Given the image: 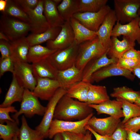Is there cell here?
<instances>
[{
    "mask_svg": "<svg viewBox=\"0 0 140 140\" xmlns=\"http://www.w3.org/2000/svg\"><path fill=\"white\" fill-rule=\"evenodd\" d=\"M93 109L87 103L74 100L66 94L57 103L53 119L70 121L81 120L93 113Z\"/></svg>",
    "mask_w": 140,
    "mask_h": 140,
    "instance_id": "6da1fadb",
    "label": "cell"
},
{
    "mask_svg": "<svg viewBox=\"0 0 140 140\" xmlns=\"http://www.w3.org/2000/svg\"><path fill=\"white\" fill-rule=\"evenodd\" d=\"M109 50L103 46L97 36L92 40L85 41L79 45L75 65L83 70L89 61L107 53Z\"/></svg>",
    "mask_w": 140,
    "mask_h": 140,
    "instance_id": "7a4b0ae2",
    "label": "cell"
},
{
    "mask_svg": "<svg viewBox=\"0 0 140 140\" xmlns=\"http://www.w3.org/2000/svg\"><path fill=\"white\" fill-rule=\"evenodd\" d=\"M31 30L29 23L6 15L1 16L0 32L5 34L10 41L25 37Z\"/></svg>",
    "mask_w": 140,
    "mask_h": 140,
    "instance_id": "3957f363",
    "label": "cell"
},
{
    "mask_svg": "<svg viewBox=\"0 0 140 140\" xmlns=\"http://www.w3.org/2000/svg\"><path fill=\"white\" fill-rule=\"evenodd\" d=\"M19 110L12 116V118L19 125L18 117L22 114L28 117H31L35 115H43L46 109V107L42 105L38 98L33 92L25 89L23 97L21 102Z\"/></svg>",
    "mask_w": 140,
    "mask_h": 140,
    "instance_id": "277c9868",
    "label": "cell"
},
{
    "mask_svg": "<svg viewBox=\"0 0 140 140\" xmlns=\"http://www.w3.org/2000/svg\"><path fill=\"white\" fill-rule=\"evenodd\" d=\"M79 45L74 40L69 46L57 50L50 55L48 59L58 71L70 68L75 64Z\"/></svg>",
    "mask_w": 140,
    "mask_h": 140,
    "instance_id": "5b68a950",
    "label": "cell"
},
{
    "mask_svg": "<svg viewBox=\"0 0 140 140\" xmlns=\"http://www.w3.org/2000/svg\"><path fill=\"white\" fill-rule=\"evenodd\" d=\"M91 114L85 118L76 121H66L53 119L49 128L48 137L52 139L57 134L68 132L85 134L87 130L85 126L90 118L93 116Z\"/></svg>",
    "mask_w": 140,
    "mask_h": 140,
    "instance_id": "8992f818",
    "label": "cell"
},
{
    "mask_svg": "<svg viewBox=\"0 0 140 140\" xmlns=\"http://www.w3.org/2000/svg\"><path fill=\"white\" fill-rule=\"evenodd\" d=\"M114 2L117 22L125 24L138 16L140 0H114Z\"/></svg>",
    "mask_w": 140,
    "mask_h": 140,
    "instance_id": "52a82bcc",
    "label": "cell"
},
{
    "mask_svg": "<svg viewBox=\"0 0 140 140\" xmlns=\"http://www.w3.org/2000/svg\"><path fill=\"white\" fill-rule=\"evenodd\" d=\"M67 90L59 88L48 100L43 118L40 124L35 128L44 138L48 137V132L50 124L53 119L56 107L61 98L66 93Z\"/></svg>",
    "mask_w": 140,
    "mask_h": 140,
    "instance_id": "ba28073f",
    "label": "cell"
},
{
    "mask_svg": "<svg viewBox=\"0 0 140 140\" xmlns=\"http://www.w3.org/2000/svg\"><path fill=\"white\" fill-rule=\"evenodd\" d=\"M111 9L106 5L98 12H78L74 14L73 17L88 29L97 32Z\"/></svg>",
    "mask_w": 140,
    "mask_h": 140,
    "instance_id": "9c48e42d",
    "label": "cell"
},
{
    "mask_svg": "<svg viewBox=\"0 0 140 140\" xmlns=\"http://www.w3.org/2000/svg\"><path fill=\"white\" fill-rule=\"evenodd\" d=\"M14 72L19 85L25 89L33 91L37 84V80L33 74L32 64L27 62H14Z\"/></svg>",
    "mask_w": 140,
    "mask_h": 140,
    "instance_id": "30bf717a",
    "label": "cell"
},
{
    "mask_svg": "<svg viewBox=\"0 0 140 140\" xmlns=\"http://www.w3.org/2000/svg\"><path fill=\"white\" fill-rule=\"evenodd\" d=\"M44 2V0H39L38 5L34 9H27L24 10L28 17L32 33H40L50 27L43 14Z\"/></svg>",
    "mask_w": 140,
    "mask_h": 140,
    "instance_id": "8fae6325",
    "label": "cell"
},
{
    "mask_svg": "<svg viewBox=\"0 0 140 140\" xmlns=\"http://www.w3.org/2000/svg\"><path fill=\"white\" fill-rule=\"evenodd\" d=\"M121 122L120 119L111 116L98 118L93 116L88 120L87 125L100 135L111 136Z\"/></svg>",
    "mask_w": 140,
    "mask_h": 140,
    "instance_id": "7c38bea8",
    "label": "cell"
},
{
    "mask_svg": "<svg viewBox=\"0 0 140 140\" xmlns=\"http://www.w3.org/2000/svg\"><path fill=\"white\" fill-rule=\"evenodd\" d=\"M140 17L138 16L130 22L124 24L117 22L112 30L111 37H118L123 35L128 37L132 42L136 41L140 44V28L139 26Z\"/></svg>",
    "mask_w": 140,
    "mask_h": 140,
    "instance_id": "4fadbf2b",
    "label": "cell"
},
{
    "mask_svg": "<svg viewBox=\"0 0 140 140\" xmlns=\"http://www.w3.org/2000/svg\"><path fill=\"white\" fill-rule=\"evenodd\" d=\"M116 76H123L131 81L135 78L131 72L118 67L115 63L104 67L95 73L91 76L89 82H97L107 78Z\"/></svg>",
    "mask_w": 140,
    "mask_h": 140,
    "instance_id": "5bb4252c",
    "label": "cell"
},
{
    "mask_svg": "<svg viewBox=\"0 0 140 140\" xmlns=\"http://www.w3.org/2000/svg\"><path fill=\"white\" fill-rule=\"evenodd\" d=\"M61 27V30L55 39L46 42V46L48 48L53 50L64 49L74 42V34L69 21H65Z\"/></svg>",
    "mask_w": 140,
    "mask_h": 140,
    "instance_id": "9a60e30c",
    "label": "cell"
},
{
    "mask_svg": "<svg viewBox=\"0 0 140 140\" xmlns=\"http://www.w3.org/2000/svg\"><path fill=\"white\" fill-rule=\"evenodd\" d=\"M37 84L33 92V94L41 100H49L59 88L56 79L37 77Z\"/></svg>",
    "mask_w": 140,
    "mask_h": 140,
    "instance_id": "2e32d148",
    "label": "cell"
},
{
    "mask_svg": "<svg viewBox=\"0 0 140 140\" xmlns=\"http://www.w3.org/2000/svg\"><path fill=\"white\" fill-rule=\"evenodd\" d=\"M117 19L115 12L111 9L97 32L99 41L106 48L109 49L111 41V35Z\"/></svg>",
    "mask_w": 140,
    "mask_h": 140,
    "instance_id": "e0dca14e",
    "label": "cell"
},
{
    "mask_svg": "<svg viewBox=\"0 0 140 140\" xmlns=\"http://www.w3.org/2000/svg\"><path fill=\"white\" fill-rule=\"evenodd\" d=\"M82 70L74 65L66 69L58 71L56 80L60 87L66 90L82 80Z\"/></svg>",
    "mask_w": 140,
    "mask_h": 140,
    "instance_id": "ac0fdd59",
    "label": "cell"
},
{
    "mask_svg": "<svg viewBox=\"0 0 140 140\" xmlns=\"http://www.w3.org/2000/svg\"><path fill=\"white\" fill-rule=\"evenodd\" d=\"M118 59L109 58L106 53L89 61L82 70V81L89 82L92 75L101 68L109 65L116 63Z\"/></svg>",
    "mask_w": 140,
    "mask_h": 140,
    "instance_id": "d6986e66",
    "label": "cell"
},
{
    "mask_svg": "<svg viewBox=\"0 0 140 140\" xmlns=\"http://www.w3.org/2000/svg\"><path fill=\"white\" fill-rule=\"evenodd\" d=\"M120 40L117 37H112L110 46L107 53L109 58L118 59L129 50L134 48L135 42L131 41L128 37L123 36Z\"/></svg>",
    "mask_w": 140,
    "mask_h": 140,
    "instance_id": "ffe728a7",
    "label": "cell"
},
{
    "mask_svg": "<svg viewBox=\"0 0 140 140\" xmlns=\"http://www.w3.org/2000/svg\"><path fill=\"white\" fill-rule=\"evenodd\" d=\"M89 106L95 109L98 115L106 114L118 119L123 117L121 103L117 99H110L99 104H90Z\"/></svg>",
    "mask_w": 140,
    "mask_h": 140,
    "instance_id": "44dd1931",
    "label": "cell"
},
{
    "mask_svg": "<svg viewBox=\"0 0 140 140\" xmlns=\"http://www.w3.org/2000/svg\"><path fill=\"white\" fill-rule=\"evenodd\" d=\"M11 57L14 62H27V56L30 47L26 37L10 41Z\"/></svg>",
    "mask_w": 140,
    "mask_h": 140,
    "instance_id": "7402d4cb",
    "label": "cell"
},
{
    "mask_svg": "<svg viewBox=\"0 0 140 140\" xmlns=\"http://www.w3.org/2000/svg\"><path fill=\"white\" fill-rule=\"evenodd\" d=\"M69 23L74 34V40L79 45L97 36V32L88 29L73 17L70 19Z\"/></svg>",
    "mask_w": 140,
    "mask_h": 140,
    "instance_id": "603a6c76",
    "label": "cell"
},
{
    "mask_svg": "<svg viewBox=\"0 0 140 140\" xmlns=\"http://www.w3.org/2000/svg\"><path fill=\"white\" fill-rule=\"evenodd\" d=\"M24 90L25 88L19 85L15 76L13 75L12 81L4 100L0 105V107L11 106L15 102H21Z\"/></svg>",
    "mask_w": 140,
    "mask_h": 140,
    "instance_id": "cb8c5ba5",
    "label": "cell"
},
{
    "mask_svg": "<svg viewBox=\"0 0 140 140\" xmlns=\"http://www.w3.org/2000/svg\"><path fill=\"white\" fill-rule=\"evenodd\" d=\"M57 6L52 0H44V14L50 27H61L65 21L58 10Z\"/></svg>",
    "mask_w": 140,
    "mask_h": 140,
    "instance_id": "d4e9b609",
    "label": "cell"
},
{
    "mask_svg": "<svg viewBox=\"0 0 140 140\" xmlns=\"http://www.w3.org/2000/svg\"><path fill=\"white\" fill-rule=\"evenodd\" d=\"M33 74L37 77L56 79L58 70L51 63L48 58L32 64Z\"/></svg>",
    "mask_w": 140,
    "mask_h": 140,
    "instance_id": "484cf974",
    "label": "cell"
},
{
    "mask_svg": "<svg viewBox=\"0 0 140 140\" xmlns=\"http://www.w3.org/2000/svg\"><path fill=\"white\" fill-rule=\"evenodd\" d=\"M87 103L89 104H99L110 100L105 86L90 83L87 94Z\"/></svg>",
    "mask_w": 140,
    "mask_h": 140,
    "instance_id": "4316f807",
    "label": "cell"
},
{
    "mask_svg": "<svg viewBox=\"0 0 140 140\" xmlns=\"http://www.w3.org/2000/svg\"><path fill=\"white\" fill-rule=\"evenodd\" d=\"M61 30V27H50L46 30L39 34L31 33L27 39L30 46L39 45L45 42L55 39Z\"/></svg>",
    "mask_w": 140,
    "mask_h": 140,
    "instance_id": "83f0119b",
    "label": "cell"
},
{
    "mask_svg": "<svg viewBox=\"0 0 140 140\" xmlns=\"http://www.w3.org/2000/svg\"><path fill=\"white\" fill-rule=\"evenodd\" d=\"M57 50L40 45L30 46L27 55V62L33 64L47 59Z\"/></svg>",
    "mask_w": 140,
    "mask_h": 140,
    "instance_id": "f1b7e54d",
    "label": "cell"
},
{
    "mask_svg": "<svg viewBox=\"0 0 140 140\" xmlns=\"http://www.w3.org/2000/svg\"><path fill=\"white\" fill-rule=\"evenodd\" d=\"M90 83L82 80L67 90L66 94L71 98L87 103V94Z\"/></svg>",
    "mask_w": 140,
    "mask_h": 140,
    "instance_id": "f546056e",
    "label": "cell"
},
{
    "mask_svg": "<svg viewBox=\"0 0 140 140\" xmlns=\"http://www.w3.org/2000/svg\"><path fill=\"white\" fill-rule=\"evenodd\" d=\"M79 0H62L57 6L58 11L65 21H69L76 13L79 12Z\"/></svg>",
    "mask_w": 140,
    "mask_h": 140,
    "instance_id": "4dcf8cb0",
    "label": "cell"
},
{
    "mask_svg": "<svg viewBox=\"0 0 140 140\" xmlns=\"http://www.w3.org/2000/svg\"><path fill=\"white\" fill-rule=\"evenodd\" d=\"M110 96L134 103L140 97V90L135 91L125 86L116 87L113 88Z\"/></svg>",
    "mask_w": 140,
    "mask_h": 140,
    "instance_id": "1f68e13d",
    "label": "cell"
},
{
    "mask_svg": "<svg viewBox=\"0 0 140 140\" xmlns=\"http://www.w3.org/2000/svg\"><path fill=\"white\" fill-rule=\"evenodd\" d=\"M2 15L12 17L29 23L27 15L15 0H7L6 6Z\"/></svg>",
    "mask_w": 140,
    "mask_h": 140,
    "instance_id": "d6a6232c",
    "label": "cell"
},
{
    "mask_svg": "<svg viewBox=\"0 0 140 140\" xmlns=\"http://www.w3.org/2000/svg\"><path fill=\"white\" fill-rule=\"evenodd\" d=\"M6 124H0V138L2 140H15L18 139L20 128L16 122L9 120L5 121Z\"/></svg>",
    "mask_w": 140,
    "mask_h": 140,
    "instance_id": "836d02e7",
    "label": "cell"
},
{
    "mask_svg": "<svg viewBox=\"0 0 140 140\" xmlns=\"http://www.w3.org/2000/svg\"><path fill=\"white\" fill-rule=\"evenodd\" d=\"M21 120V125L20 128L19 140H44V138L37 130L30 127L25 116H22Z\"/></svg>",
    "mask_w": 140,
    "mask_h": 140,
    "instance_id": "e575fe53",
    "label": "cell"
},
{
    "mask_svg": "<svg viewBox=\"0 0 140 140\" xmlns=\"http://www.w3.org/2000/svg\"><path fill=\"white\" fill-rule=\"evenodd\" d=\"M117 99L120 101L122 103L124 117L121 121L123 124H125L131 118L140 116V106L125 100Z\"/></svg>",
    "mask_w": 140,
    "mask_h": 140,
    "instance_id": "d590c367",
    "label": "cell"
},
{
    "mask_svg": "<svg viewBox=\"0 0 140 140\" xmlns=\"http://www.w3.org/2000/svg\"><path fill=\"white\" fill-rule=\"evenodd\" d=\"M80 12H96L106 5L108 0H79Z\"/></svg>",
    "mask_w": 140,
    "mask_h": 140,
    "instance_id": "8d00e7d4",
    "label": "cell"
},
{
    "mask_svg": "<svg viewBox=\"0 0 140 140\" xmlns=\"http://www.w3.org/2000/svg\"><path fill=\"white\" fill-rule=\"evenodd\" d=\"M14 62L11 57L0 59V77L6 72H10L13 74L14 69Z\"/></svg>",
    "mask_w": 140,
    "mask_h": 140,
    "instance_id": "74e56055",
    "label": "cell"
},
{
    "mask_svg": "<svg viewBox=\"0 0 140 140\" xmlns=\"http://www.w3.org/2000/svg\"><path fill=\"white\" fill-rule=\"evenodd\" d=\"M140 62L139 60L121 57L118 59L116 64L118 67L132 72Z\"/></svg>",
    "mask_w": 140,
    "mask_h": 140,
    "instance_id": "f35d334b",
    "label": "cell"
},
{
    "mask_svg": "<svg viewBox=\"0 0 140 140\" xmlns=\"http://www.w3.org/2000/svg\"><path fill=\"white\" fill-rule=\"evenodd\" d=\"M18 111L15 107L11 106L4 107H0V123L4 124L5 121L9 120L13 122L15 121L10 117V113H16Z\"/></svg>",
    "mask_w": 140,
    "mask_h": 140,
    "instance_id": "ab89813d",
    "label": "cell"
},
{
    "mask_svg": "<svg viewBox=\"0 0 140 140\" xmlns=\"http://www.w3.org/2000/svg\"><path fill=\"white\" fill-rule=\"evenodd\" d=\"M111 136L112 140H128L127 130L121 121Z\"/></svg>",
    "mask_w": 140,
    "mask_h": 140,
    "instance_id": "60d3db41",
    "label": "cell"
},
{
    "mask_svg": "<svg viewBox=\"0 0 140 140\" xmlns=\"http://www.w3.org/2000/svg\"><path fill=\"white\" fill-rule=\"evenodd\" d=\"M124 125L126 129L137 132L140 129V116L130 119Z\"/></svg>",
    "mask_w": 140,
    "mask_h": 140,
    "instance_id": "b9f144b4",
    "label": "cell"
},
{
    "mask_svg": "<svg viewBox=\"0 0 140 140\" xmlns=\"http://www.w3.org/2000/svg\"><path fill=\"white\" fill-rule=\"evenodd\" d=\"M10 46V41L0 40V51L1 54L0 58L3 59L11 57Z\"/></svg>",
    "mask_w": 140,
    "mask_h": 140,
    "instance_id": "7bdbcfd3",
    "label": "cell"
},
{
    "mask_svg": "<svg viewBox=\"0 0 140 140\" xmlns=\"http://www.w3.org/2000/svg\"><path fill=\"white\" fill-rule=\"evenodd\" d=\"M24 10L29 9H33L38 5L39 0H15Z\"/></svg>",
    "mask_w": 140,
    "mask_h": 140,
    "instance_id": "ee69618b",
    "label": "cell"
},
{
    "mask_svg": "<svg viewBox=\"0 0 140 140\" xmlns=\"http://www.w3.org/2000/svg\"><path fill=\"white\" fill-rule=\"evenodd\" d=\"M63 140H84L85 134L65 132L61 133Z\"/></svg>",
    "mask_w": 140,
    "mask_h": 140,
    "instance_id": "f6af8a7d",
    "label": "cell"
},
{
    "mask_svg": "<svg viewBox=\"0 0 140 140\" xmlns=\"http://www.w3.org/2000/svg\"><path fill=\"white\" fill-rule=\"evenodd\" d=\"M122 57L140 61V51L132 48L125 52Z\"/></svg>",
    "mask_w": 140,
    "mask_h": 140,
    "instance_id": "bcb514c9",
    "label": "cell"
},
{
    "mask_svg": "<svg viewBox=\"0 0 140 140\" xmlns=\"http://www.w3.org/2000/svg\"><path fill=\"white\" fill-rule=\"evenodd\" d=\"M85 128L87 130H89L93 135L96 140H112L111 136L100 135L95 131L87 124L85 126Z\"/></svg>",
    "mask_w": 140,
    "mask_h": 140,
    "instance_id": "7dc6e473",
    "label": "cell"
},
{
    "mask_svg": "<svg viewBox=\"0 0 140 140\" xmlns=\"http://www.w3.org/2000/svg\"><path fill=\"white\" fill-rule=\"evenodd\" d=\"M126 130L128 133V140H140V134L129 130Z\"/></svg>",
    "mask_w": 140,
    "mask_h": 140,
    "instance_id": "c3c4849f",
    "label": "cell"
},
{
    "mask_svg": "<svg viewBox=\"0 0 140 140\" xmlns=\"http://www.w3.org/2000/svg\"><path fill=\"white\" fill-rule=\"evenodd\" d=\"M132 73L140 79V62L133 69Z\"/></svg>",
    "mask_w": 140,
    "mask_h": 140,
    "instance_id": "681fc988",
    "label": "cell"
},
{
    "mask_svg": "<svg viewBox=\"0 0 140 140\" xmlns=\"http://www.w3.org/2000/svg\"><path fill=\"white\" fill-rule=\"evenodd\" d=\"M7 3V0H0V11L1 12L5 11Z\"/></svg>",
    "mask_w": 140,
    "mask_h": 140,
    "instance_id": "f907efd6",
    "label": "cell"
},
{
    "mask_svg": "<svg viewBox=\"0 0 140 140\" xmlns=\"http://www.w3.org/2000/svg\"><path fill=\"white\" fill-rule=\"evenodd\" d=\"M92 133L88 130H87L85 135L84 140H92Z\"/></svg>",
    "mask_w": 140,
    "mask_h": 140,
    "instance_id": "816d5d0a",
    "label": "cell"
},
{
    "mask_svg": "<svg viewBox=\"0 0 140 140\" xmlns=\"http://www.w3.org/2000/svg\"><path fill=\"white\" fill-rule=\"evenodd\" d=\"M1 40L10 41L7 36L4 33L1 32H0V40Z\"/></svg>",
    "mask_w": 140,
    "mask_h": 140,
    "instance_id": "f5cc1de1",
    "label": "cell"
},
{
    "mask_svg": "<svg viewBox=\"0 0 140 140\" xmlns=\"http://www.w3.org/2000/svg\"><path fill=\"white\" fill-rule=\"evenodd\" d=\"M53 138V140H63L61 133L57 134Z\"/></svg>",
    "mask_w": 140,
    "mask_h": 140,
    "instance_id": "db71d44e",
    "label": "cell"
},
{
    "mask_svg": "<svg viewBox=\"0 0 140 140\" xmlns=\"http://www.w3.org/2000/svg\"><path fill=\"white\" fill-rule=\"evenodd\" d=\"M55 4L58 6L62 2V0H52Z\"/></svg>",
    "mask_w": 140,
    "mask_h": 140,
    "instance_id": "11a10c76",
    "label": "cell"
},
{
    "mask_svg": "<svg viewBox=\"0 0 140 140\" xmlns=\"http://www.w3.org/2000/svg\"><path fill=\"white\" fill-rule=\"evenodd\" d=\"M134 103L140 106V97Z\"/></svg>",
    "mask_w": 140,
    "mask_h": 140,
    "instance_id": "9f6ffc18",
    "label": "cell"
},
{
    "mask_svg": "<svg viewBox=\"0 0 140 140\" xmlns=\"http://www.w3.org/2000/svg\"><path fill=\"white\" fill-rule=\"evenodd\" d=\"M137 14L138 16H140V8L138 11Z\"/></svg>",
    "mask_w": 140,
    "mask_h": 140,
    "instance_id": "6f0895ef",
    "label": "cell"
},
{
    "mask_svg": "<svg viewBox=\"0 0 140 140\" xmlns=\"http://www.w3.org/2000/svg\"><path fill=\"white\" fill-rule=\"evenodd\" d=\"M139 26L140 28V19H139Z\"/></svg>",
    "mask_w": 140,
    "mask_h": 140,
    "instance_id": "680465c9",
    "label": "cell"
},
{
    "mask_svg": "<svg viewBox=\"0 0 140 140\" xmlns=\"http://www.w3.org/2000/svg\"><path fill=\"white\" fill-rule=\"evenodd\" d=\"M15 140H18V139H15Z\"/></svg>",
    "mask_w": 140,
    "mask_h": 140,
    "instance_id": "91938a15",
    "label": "cell"
},
{
    "mask_svg": "<svg viewBox=\"0 0 140 140\" xmlns=\"http://www.w3.org/2000/svg\"></svg>",
    "mask_w": 140,
    "mask_h": 140,
    "instance_id": "94428289",
    "label": "cell"
}]
</instances>
